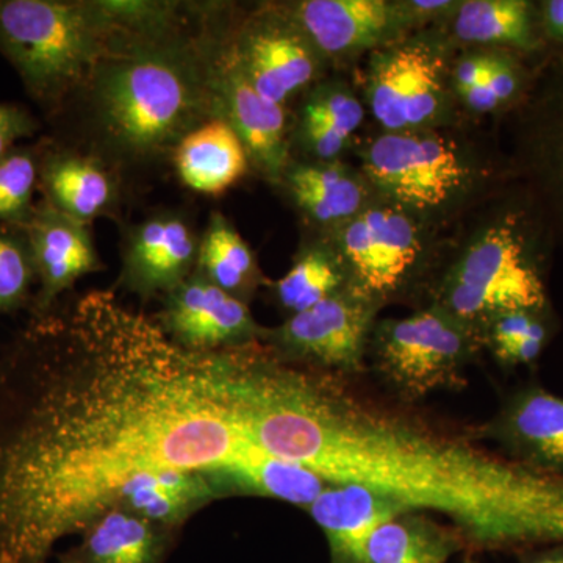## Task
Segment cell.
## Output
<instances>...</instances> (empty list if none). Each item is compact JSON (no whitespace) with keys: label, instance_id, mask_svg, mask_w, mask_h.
Instances as JSON below:
<instances>
[{"label":"cell","instance_id":"d4e9b609","mask_svg":"<svg viewBox=\"0 0 563 563\" xmlns=\"http://www.w3.org/2000/svg\"><path fill=\"white\" fill-rule=\"evenodd\" d=\"M210 473L224 496H262L306 510L329 485L306 466L269 454L255 443L229 465Z\"/></svg>","mask_w":563,"mask_h":563},{"label":"cell","instance_id":"4316f807","mask_svg":"<svg viewBox=\"0 0 563 563\" xmlns=\"http://www.w3.org/2000/svg\"><path fill=\"white\" fill-rule=\"evenodd\" d=\"M523 158L526 172L563 224V74L536 102Z\"/></svg>","mask_w":563,"mask_h":563},{"label":"cell","instance_id":"9a60e30c","mask_svg":"<svg viewBox=\"0 0 563 563\" xmlns=\"http://www.w3.org/2000/svg\"><path fill=\"white\" fill-rule=\"evenodd\" d=\"M285 7L324 62L390 46L413 21L407 3L387 0H301Z\"/></svg>","mask_w":563,"mask_h":563},{"label":"cell","instance_id":"6da1fadb","mask_svg":"<svg viewBox=\"0 0 563 563\" xmlns=\"http://www.w3.org/2000/svg\"><path fill=\"white\" fill-rule=\"evenodd\" d=\"M229 372L113 291L35 313L0 361V563H49L140 474L239 459Z\"/></svg>","mask_w":563,"mask_h":563},{"label":"cell","instance_id":"484cf974","mask_svg":"<svg viewBox=\"0 0 563 563\" xmlns=\"http://www.w3.org/2000/svg\"><path fill=\"white\" fill-rule=\"evenodd\" d=\"M463 544L453 526L409 510L374 531L358 563H446Z\"/></svg>","mask_w":563,"mask_h":563},{"label":"cell","instance_id":"8992f818","mask_svg":"<svg viewBox=\"0 0 563 563\" xmlns=\"http://www.w3.org/2000/svg\"><path fill=\"white\" fill-rule=\"evenodd\" d=\"M361 158L373 191L421 221L457 207L477 179L462 147L432 129L384 133Z\"/></svg>","mask_w":563,"mask_h":563},{"label":"cell","instance_id":"7402d4cb","mask_svg":"<svg viewBox=\"0 0 563 563\" xmlns=\"http://www.w3.org/2000/svg\"><path fill=\"white\" fill-rule=\"evenodd\" d=\"M185 187L203 196H221L251 169L239 133L221 118L206 121L180 141L172 157Z\"/></svg>","mask_w":563,"mask_h":563},{"label":"cell","instance_id":"52a82bcc","mask_svg":"<svg viewBox=\"0 0 563 563\" xmlns=\"http://www.w3.org/2000/svg\"><path fill=\"white\" fill-rule=\"evenodd\" d=\"M483 342L440 306L376 324L369 347L377 373L404 401L466 384L463 372Z\"/></svg>","mask_w":563,"mask_h":563},{"label":"cell","instance_id":"7c38bea8","mask_svg":"<svg viewBox=\"0 0 563 563\" xmlns=\"http://www.w3.org/2000/svg\"><path fill=\"white\" fill-rule=\"evenodd\" d=\"M368 103L387 132L428 131L448 109L443 52L429 40L384 47L368 74Z\"/></svg>","mask_w":563,"mask_h":563},{"label":"cell","instance_id":"9c48e42d","mask_svg":"<svg viewBox=\"0 0 563 563\" xmlns=\"http://www.w3.org/2000/svg\"><path fill=\"white\" fill-rule=\"evenodd\" d=\"M420 218L377 198L352 220L329 231L351 284L383 302L413 279L426 257V232Z\"/></svg>","mask_w":563,"mask_h":563},{"label":"cell","instance_id":"d6986e66","mask_svg":"<svg viewBox=\"0 0 563 563\" xmlns=\"http://www.w3.org/2000/svg\"><path fill=\"white\" fill-rule=\"evenodd\" d=\"M279 185L296 209L325 231L352 220L373 201V188L365 176L340 161H291Z\"/></svg>","mask_w":563,"mask_h":563},{"label":"cell","instance_id":"44dd1931","mask_svg":"<svg viewBox=\"0 0 563 563\" xmlns=\"http://www.w3.org/2000/svg\"><path fill=\"white\" fill-rule=\"evenodd\" d=\"M221 496L220 485L210 472L154 470L133 477L118 492L113 506L176 532L188 518Z\"/></svg>","mask_w":563,"mask_h":563},{"label":"cell","instance_id":"836d02e7","mask_svg":"<svg viewBox=\"0 0 563 563\" xmlns=\"http://www.w3.org/2000/svg\"><path fill=\"white\" fill-rule=\"evenodd\" d=\"M488 60L490 54H473L457 62L454 66L453 81L459 96L479 85L487 70Z\"/></svg>","mask_w":563,"mask_h":563},{"label":"cell","instance_id":"ffe728a7","mask_svg":"<svg viewBox=\"0 0 563 563\" xmlns=\"http://www.w3.org/2000/svg\"><path fill=\"white\" fill-rule=\"evenodd\" d=\"M307 510L328 540L331 563L361 562L374 531L409 512L387 496L354 484H329Z\"/></svg>","mask_w":563,"mask_h":563},{"label":"cell","instance_id":"ba28073f","mask_svg":"<svg viewBox=\"0 0 563 563\" xmlns=\"http://www.w3.org/2000/svg\"><path fill=\"white\" fill-rule=\"evenodd\" d=\"M231 20V7L210 2L206 41L218 113L242 139L251 169L279 185L282 174L291 162L287 109L263 98L240 69L229 46Z\"/></svg>","mask_w":563,"mask_h":563},{"label":"cell","instance_id":"603a6c76","mask_svg":"<svg viewBox=\"0 0 563 563\" xmlns=\"http://www.w3.org/2000/svg\"><path fill=\"white\" fill-rule=\"evenodd\" d=\"M291 128V151L306 162H335L365 120V109L347 85L318 81L306 91Z\"/></svg>","mask_w":563,"mask_h":563},{"label":"cell","instance_id":"7a4b0ae2","mask_svg":"<svg viewBox=\"0 0 563 563\" xmlns=\"http://www.w3.org/2000/svg\"><path fill=\"white\" fill-rule=\"evenodd\" d=\"M231 398L252 442L325 483L361 485L410 512L442 515L473 547L563 544L559 474L431 431L263 346L236 357Z\"/></svg>","mask_w":563,"mask_h":563},{"label":"cell","instance_id":"f1b7e54d","mask_svg":"<svg viewBox=\"0 0 563 563\" xmlns=\"http://www.w3.org/2000/svg\"><path fill=\"white\" fill-rule=\"evenodd\" d=\"M351 284L339 252L329 240L303 244L290 269L274 282L273 292L284 312H303Z\"/></svg>","mask_w":563,"mask_h":563},{"label":"cell","instance_id":"2e32d148","mask_svg":"<svg viewBox=\"0 0 563 563\" xmlns=\"http://www.w3.org/2000/svg\"><path fill=\"white\" fill-rule=\"evenodd\" d=\"M24 232L40 285L33 299L35 313L49 312L63 292L81 277L106 268L96 250L91 225L62 213L44 199L36 202Z\"/></svg>","mask_w":563,"mask_h":563},{"label":"cell","instance_id":"8fae6325","mask_svg":"<svg viewBox=\"0 0 563 563\" xmlns=\"http://www.w3.org/2000/svg\"><path fill=\"white\" fill-rule=\"evenodd\" d=\"M229 46L252 87L282 107L318 84L324 66L285 5H262L240 20L232 14Z\"/></svg>","mask_w":563,"mask_h":563},{"label":"cell","instance_id":"5b68a950","mask_svg":"<svg viewBox=\"0 0 563 563\" xmlns=\"http://www.w3.org/2000/svg\"><path fill=\"white\" fill-rule=\"evenodd\" d=\"M437 306L481 336L498 314L542 313L547 288L539 251L520 214L498 218L470 240L444 277Z\"/></svg>","mask_w":563,"mask_h":563},{"label":"cell","instance_id":"30bf717a","mask_svg":"<svg viewBox=\"0 0 563 563\" xmlns=\"http://www.w3.org/2000/svg\"><path fill=\"white\" fill-rule=\"evenodd\" d=\"M379 306L350 284L317 306L290 314L277 328L266 329L262 343L284 363L361 373Z\"/></svg>","mask_w":563,"mask_h":563},{"label":"cell","instance_id":"d6a6232c","mask_svg":"<svg viewBox=\"0 0 563 563\" xmlns=\"http://www.w3.org/2000/svg\"><path fill=\"white\" fill-rule=\"evenodd\" d=\"M40 124L31 111L16 103H0V161L18 147V143L31 139Z\"/></svg>","mask_w":563,"mask_h":563},{"label":"cell","instance_id":"cb8c5ba5","mask_svg":"<svg viewBox=\"0 0 563 563\" xmlns=\"http://www.w3.org/2000/svg\"><path fill=\"white\" fill-rule=\"evenodd\" d=\"M176 532L139 515L110 507L96 517L80 542L58 558V563H163Z\"/></svg>","mask_w":563,"mask_h":563},{"label":"cell","instance_id":"4fadbf2b","mask_svg":"<svg viewBox=\"0 0 563 563\" xmlns=\"http://www.w3.org/2000/svg\"><path fill=\"white\" fill-rule=\"evenodd\" d=\"M201 232L185 210L154 211L122 232L117 285L151 301L188 279L198 265Z\"/></svg>","mask_w":563,"mask_h":563},{"label":"cell","instance_id":"8d00e7d4","mask_svg":"<svg viewBox=\"0 0 563 563\" xmlns=\"http://www.w3.org/2000/svg\"><path fill=\"white\" fill-rule=\"evenodd\" d=\"M463 563H479V562L474 561V559H466V561Z\"/></svg>","mask_w":563,"mask_h":563},{"label":"cell","instance_id":"e575fe53","mask_svg":"<svg viewBox=\"0 0 563 563\" xmlns=\"http://www.w3.org/2000/svg\"><path fill=\"white\" fill-rule=\"evenodd\" d=\"M542 24L551 38L563 44V0L544 2L542 9Z\"/></svg>","mask_w":563,"mask_h":563},{"label":"cell","instance_id":"d590c367","mask_svg":"<svg viewBox=\"0 0 563 563\" xmlns=\"http://www.w3.org/2000/svg\"><path fill=\"white\" fill-rule=\"evenodd\" d=\"M523 563H563V548L533 555V558L528 559Z\"/></svg>","mask_w":563,"mask_h":563},{"label":"cell","instance_id":"ac0fdd59","mask_svg":"<svg viewBox=\"0 0 563 563\" xmlns=\"http://www.w3.org/2000/svg\"><path fill=\"white\" fill-rule=\"evenodd\" d=\"M510 461L563 476V398L542 388L515 395L485 426Z\"/></svg>","mask_w":563,"mask_h":563},{"label":"cell","instance_id":"4dcf8cb0","mask_svg":"<svg viewBox=\"0 0 563 563\" xmlns=\"http://www.w3.org/2000/svg\"><path fill=\"white\" fill-rule=\"evenodd\" d=\"M41 151L21 147L0 161V224L24 229L31 221L38 190Z\"/></svg>","mask_w":563,"mask_h":563},{"label":"cell","instance_id":"f546056e","mask_svg":"<svg viewBox=\"0 0 563 563\" xmlns=\"http://www.w3.org/2000/svg\"><path fill=\"white\" fill-rule=\"evenodd\" d=\"M454 33L465 43L533 51L540 46L532 3L525 0H468L459 3Z\"/></svg>","mask_w":563,"mask_h":563},{"label":"cell","instance_id":"1f68e13d","mask_svg":"<svg viewBox=\"0 0 563 563\" xmlns=\"http://www.w3.org/2000/svg\"><path fill=\"white\" fill-rule=\"evenodd\" d=\"M35 282V265L24 229L0 224V314L22 309Z\"/></svg>","mask_w":563,"mask_h":563},{"label":"cell","instance_id":"83f0119b","mask_svg":"<svg viewBox=\"0 0 563 563\" xmlns=\"http://www.w3.org/2000/svg\"><path fill=\"white\" fill-rule=\"evenodd\" d=\"M196 269L211 284L247 303L265 282L251 244L221 211H211L201 232Z\"/></svg>","mask_w":563,"mask_h":563},{"label":"cell","instance_id":"5bb4252c","mask_svg":"<svg viewBox=\"0 0 563 563\" xmlns=\"http://www.w3.org/2000/svg\"><path fill=\"white\" fill-rule=\"evenodd\" d=\"M154 320L184 350L214 352L262 343L265 328L250 303L211 284L198 269L162 298Z\"/></svg>","mask_w":563,"mask_h":563},{"label":"cell","instance_id":"e0dca14e","mask_svg":"<svg viewBox=\"0 0 563 563\" xmlns=\"http://www.w3.org/2000/svg\"><path fill=\"white\" fill-rule=\"evenodd\" d=\"M38 190L54 209L84 224L120 213V173L90 151H41Z\"/></svg>","mask_w":563,"mask_h":563},{"label":"cell","instance_id":"3957f363","mask_svg":"<svg viewBox=\"0 0 563 563\" xmlns=\"http://www.w3.org/2000/svg\"><path fill=\"white\" fill-rule=\"evenodd\" d=\"M111 7L120 29L76 96L90 152L121 173L168 161L188 133L220 113L206 41L209 2Z\"/></svg>","mask_w":563,"mask_h":563},{"label":"cell","instance_id":"277c9868","mask_svg":"<svg viewBox=\"0 0 563 563\" xmlns=\"http://www.w3.org/2000/svg\"><path fill=\"white\" fill-rule=\"evenodd\" d=\"M118 29L111 0H0V54L49 113L80 91Z\"/></svg>","mask_w":563,"mask_h":563}]
</instances>
